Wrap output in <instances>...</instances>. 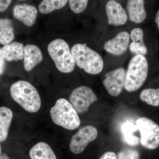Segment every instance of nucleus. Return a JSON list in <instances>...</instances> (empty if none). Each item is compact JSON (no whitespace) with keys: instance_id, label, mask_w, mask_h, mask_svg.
<instances>
[{"instance_id":"f257e3e1","label":"nucleus","mask_w":159,"mask_h":159,"mask_svg":"<svg viewBox=\"0 0 159 159\" xmlns=\"http://www.w3.org/2000/svg\"><path fill=\"white\" fill-rule=\"evenodd\" d=\"M10 94L12 99L25 110L35 113L41 106V100L36 88L25 80H19L11 85Z\"/></svg>"},{"instance_id":"f03ea898","label":"nucleus","mask_w":159,"mask_h":159,"mask_svg":"<svg viewBox=\"0 0 159 159\" xmlns=\"http://www.w3.org/2000/svg\"><path fill=\"white\" fill-rule=\"evenodd\" d=\"M71 51L76 64L86 73L97 75L102 72L104 66L102 57L86 44H76Z\"/></svg>"},{"instance_id":"7ed1b4c3","label":"nucleus","mask_w":159,"mask_h":159,"mask_svg":"<svg viewBox=\"0 0 159 159\" xmlns=\"http://www.w3.org/2000/svg\"><path fill=\"white\" fill-rule=\"evenodd\" d=\"M50 114L55 124L66 129L74 130L80 125L78 113L70 102L64 98H61L56 101L51 108Z\"/></svg>"},{"instance_id":"20e7f679","label":"nucleus","mask_w":159,"mask_h":159,"mask_svg":"<svg viewBox=\"0 0 159 159\" xmlns=\"http://www.w3.org/2000/svg\"><path fill=\"white\" fill-rule=\"evenodd\" d=\"M148 61L145 56L136 55L129 63L124 88L128 92L139 89L144 84L148 76Z\"/></svg>"},{"instance_id":"39448f33","label":"nucleus","mask_w":159,"mask_h":159,"mask_svg":"<svg viewBox=\"0 0 159 159\" xmlns=\"http://www.w3.org/2000/svg\"><path fill=\"white\" fill-rule=\"evenodd\" d=\"M48 51L60 72L67 74L74 70L76 63L70 46L64 40H54L49 43Z\"/></svg>"},{"instance_id":"423d86ee","label":"nucleus","mask_w":159,"mask_h":159,"mask_svg":"<svg viewBox=\"0 0 159 159\" xmlns=\"http://www.w3.org/2000/svg\"><path fill=\"white\" fill-rule=\"evenodd\" d=\"M136 125L140 131V142L142 146L148 149L159 147V125L145 117L139 118Z\"/></svg>"},{"instance_id":"0eeeda50","label":"nucleus","mask_w":159,"mask_h":159,"mask_svg":"<svg viewBox=\"0 0 159 159\" xmlns=\"http://www.w3.org/2000/svg\"><path fill=\"white\" fill-rule=\"evenodd\" d=\"M98 99L93 91L86 86H81L75 89L70 97L71 104L79 114L87 111L91 104Z\"/></svg>"},{"instance_id":"6e6552de","label":"nucleus","mask_w":159,"mask_h":159,"mask_svg":"<svg viewBox=\"0 0 159 159\" xmlns=\"http://www.w3.org/2000/svg\"><path fill=\"white\" fill-rule=\"evenodd\" d=\"M98 134L97 128L93 125L84 126L72 137L69 145L70 150L75 154L82 153L88 145L97 139Z\"/></svg>"},{"instance_id":"1a4fd4ad","label":"nucleus","mask_w":159,"mask_h":159,"mask_svg":"<svg viewBox=\"0 0 159 159\" xmlns=\"http://www.w3.org/2000/svg\"><path fill=\"white\" fill-rule=\"evenodd\" d=\"M126 71L119 68L105 74L103 84L111 96L117 97L122 93L125 85Z\"/></svg>"},{"instance_id":"9d476101","label":"nucleus","mask_w":159,"mask_h":159,"mask_svg":"<svg viewBox=\"0 0 159 159\" xmlns=\"http://www.w3.org/2000/svg\"><path fill=\"white\" fill-rule=\"evenodd\" d=\"M106 12L108 23L111 25H125L128 20L127 12L117 1L109 0L106 4Z\"/></svg>"},{"instance_id":"9b49d317","label":"nucleus","mask_w":159,"mask_h":159,"mask_svg":"<svg viewBox=\"0 0 159 159\" xmlns=\"http://www.w3.org/2000/svg\"><path fill=\"white\" fill-rule=\"evenodd\" d=\"M130 40V34L126 31H122L114 38L104 43L103 48L108 53L115 55H120L126 51Z\"/></svg>"},{"instance_id":"f8f14e48","label":"nucleus","mask_w":159,"mask_h":159,"mask_svg":"<svg viewBox=\"0 0 159 159\" xmlns=\"http://www.w3.org/2000/svg\"><path fill=\"white\" fill-rule=\"evenodd\" d=\"M15 18L21 22L28 27L34 25L38 16V10L36 7L27 4L16 5L12 10Z\"/></svg>"},{"instance_id":"ddd939ff","label":"nucleus","mask_w":159,"mask_h":159,"mask_svg":"<svg viewBox=\"0 0 159 159\" xmlns=\"http://www.w3.org/2000/svg\"><path fill=\"white\" fill-rule=\"evenodd\" d=\"M40 49L34 45H26L24 48V66L26 71H31L43 61Z\"/></svg>"},{"instance_id":"4468645a","label":"nucleus","mask_w":159,"mask_h":159,"mask_svg":"<svg viewBox=\"0 0 159 159\" xmlns=\"http://www.w3.org/2000/svg\"><path fill=\"white\" fill-rule=\"evenodd\" d=\"M144 4V0H128L126 10L131 21L141 24L145 20L147 14Z\"/></svg>"},{"instance_id":"2eb2a0df","label":"nucleus","mask_w":159,"mask_h":159,"mask_svg":"<svg viewBox=\"0 0 159 159\" xmlns=\"http://www.w3.org/2000/svg\"><path fill=\"white\" fill-rule=\"evenodd\" d=\"M24 48L22 43L17 42L4 45L2 50L4 59L8 61L22 60L24 58Z\"/></svg>"},{"instance_id":"dca6fc26","label":"nucleus","mask_w":159,"mask_h":159,"mask_svg":"<svg viewBox=\"0 0 159 159\" xmlns=\"http://www.w3.org/2000/svg\"><path fill=\"white\" fill-rule=\"evenodd\" d=\"M30 159H57L51 146L44 142H39L31 147L29 152Z\"/></svg>"},{"instance_id":"f3484780","label":"nucleus","mask_w":159,"mask_h":159,"mask_svg":"<svg viewBox=\"0 0 159 159\" xmlns=\"http://www.w3.org/2000/svg\"><path fill=\"white\" fill-rule=\"evenodd\" d=\"M13 116L10 109L6 107H0V142L5 141L8 137Z\"/></svg>"},{"instance_id":"a211bd4d","label":"nucleus","mask_w":159,"mask_h":159,"mask_svg":"<svg viewBox=\"0 0 159 159\" xmlns=\"http://www.w3.org/2000/svg\"><path fill=\"white\" fill-rule=\"evenodd\" d=\"M15 37L13 23L6 18H0V44L6 45L12 42Z\"/></svg>"},{"instance_id":"6ab92c4d","label":"nucleus","mask_w":159,"mask_h":159,"mask_svg":"<svg viewBox=\"0 0 159 159\" xmlns=\"http://www.w3.org/2000/svg\"><path fill=\"white\" fill-rule=\"evenodd\" d=\"M138 129L137 125L129 122H125L121 125V131L123 142L130 146H137L140 142V139L134 135Z\"/></svg>"},{"instance_id":"aec40b11","label":"nucleus","mask_w":159,"mask_h":159,"mask_svg":"<svg viewBox=\"0 0 159 159\" xmlns=\"http://www.w3.org/2000/svg\"><path fill=\"white\" fill-rule=\"evenodd\" d=\"M68 0H43L40 3L39 10L41 13L47 14L66 6Z\"/></svg>"},{"instance_id":"412c9836","label":"nucleus","mask_w":159,"mask_h":159,"mask_svg":"<svg viewBox=\"0 0 159 159\" xmlns=\"http://www.w3.org/2000/svg\"><path fill=\"white\" fill-rule=\"evenodd\" d=\"M141 100L146 103L157 107L159 106V88L147 89L143 90L140 94Z\"/></svg>"},{"instance_id":"4be33fe9","label":"nucleus","mask_w":159,"mask_h":159,"mask_svg":"<svg viewBox=\"0 0 159 159\" xmlns=\"http://www.w3.org/2000/svg\"><path fill=\"white\" fill-rule=\"evenodd\" d=\"M70 9L76 14L84 11L87 7L89 0H68Z\"/></svg>"},{"instance_id":"5701e85b","label":"nucleus","mask_w":159,"mask_h":159,"mask_svg":"<svg viewBox=\"0 0 159 159\" xmlns=\"http://www.w3.org/2000/svg\"><path fill=\"white\" fill-rule=\"evenodd\" d=\"M117 157V159H139L140 154L136 149L125 148L119 152Z\"/></svg>"},{"instance_id":"b1692460","label":"nucleus","mask_w":159,"mask_h":159,"mask_svg":"<svg viewBox=\"0 0 159 159\" xmlns=\"http://www.w3.org/2000/svg\"><path fill=\"white\" fill-rule=\"evenodd\" d=\"M144 33L143 30L140 28H134L132 30L130 34V38L132 40V42L145 44L143 40Z\"/></svg>"},{"instance_id":"393cba45","label":"nucleus","mask_w":159,"mask_h":159,"mask_svg":"<svg viewBox=\"0 0 159 159\" xmlns=\"http://www.w3.org/2000/svg\"><path fill=\"white\" fill-rule=\"evenodd\" d=\"M129 50L132 53L136 55L145 56L147 53V47L145 44L142 45L132 42L129 45Z\"/></svg>"},{"instance_id":"a878e982","label":"nucleus","mask_w":159,"mask_h":159,"mask_svg":"<svg viewBox=\"0 0 159 159\" xmlns=\"http://www.w3.org/2000/svg\"><path fill=\"white\" fill-rule=\"evenodd\" d=\"M12 0H0V12L6 11L9 8Z\"/></svg>"},{"instance_id":"bb28decb","label":"nucleus","mask_w":159,"mask_h":159,"mask_svg":"<svg viewBox=\"0 0 159 159\" xmlns=\"http://www.w3.org/2000/svg\"><path fill=\"white\" fill-rule=\"evenodd\" d=\"M6 60L3 57L2 48H0V76L2 75L6 69Z\"/></svg>"},{"instance_id":"cd10ccee","label":"nucleus","mask_w":159,"mask_h":159,"mask_svg":"<svg viewBox=\"0 0 159 159\" xmlns=\"http://www.w3.org/2000/svg\"><path fill=\"white\" fill-rule=\"evenodd\" d=\"M99 159H117V157L115 152H107L103 154Z\"/></svg>"},{"instance_id":"c85d7f7f","label":"nucleus","mask_w":159,"mask_h":159,"mask_svg":"<svg viewBox=\"0 0 159 159\" xmlns=\"http://www.w3.org/2000/svg\"><path fill=\"white\" fill-rule=\"evenodd\" d=\"M155 21L157 24L158 28L159 30V10L157 11L156 15Z\"/></svg>"},{"instance_id":"c756f323","label":"nucleus","mask_w":159,"mask_h":159,"mask_svg":"<svg viewBox=\"0 0 159 159\" xmlns=\"http://www.w3.org/2000/svg\"><path fill=\"white\" fill-rule=\"evenodd\" d=\"M0 159H10L8 155L5 153H2L0 155Z\"/></svg>"},{"instance_id":"7c9ffc66","label":"nucleus","mask_w":159,"mask_h":159,"mask_svg":"<svg viewBox=\"0 0 159 159\" xmlns=\"http://www.w3.org/2000/svg\"><path fill=\"white\" fill-rule=\"evenodd\" d=\"M2 154V147H1V144H0V155Z\"/></svg>"},{"instance_id":"2f4dec72","label":"nucleus","mask_w":159,"mask_h":159,"mask_svg":"<svg viewBox=\"0 0 159 159\" xmlns=\"http://www.w3.org/2000/svg\"><path fill=\"white\" fill-rule=\"evenodd\" d=\"M114 1H121V0H114Z\"/></svg>"},{"instance_id":"473e14b6","label":"nucleus","mask_w":159,"mask_h":159,"mask_svg":"<svg viewBox=\"0 0 159 159\" xmlns=\"http://www.w3.org/2000/svg\"><path fill=\"white\" fill-rule=\"evenodd\" d=\"M20 1H25V0H20Z\"/></svg>"}]
</instances>
